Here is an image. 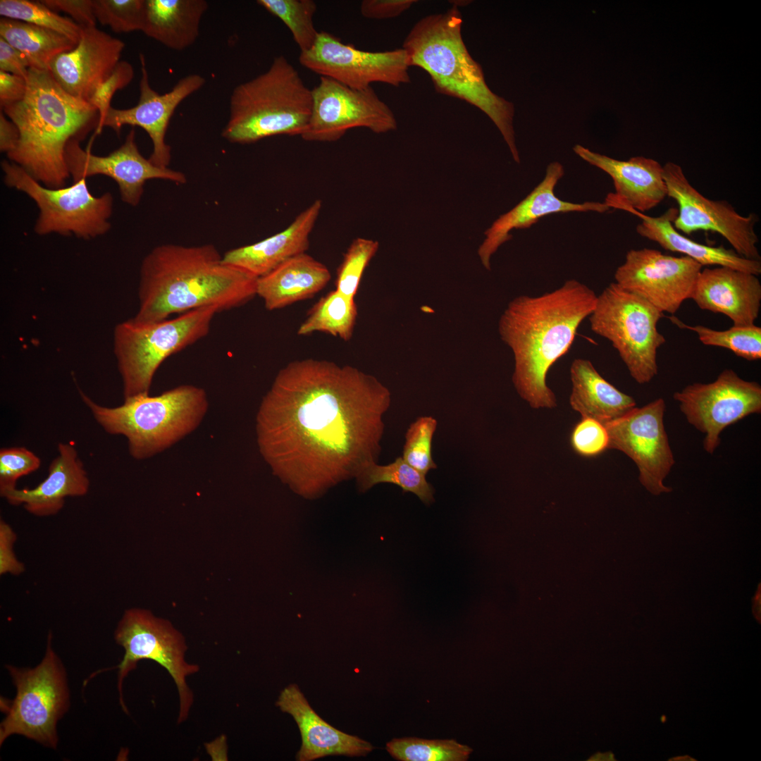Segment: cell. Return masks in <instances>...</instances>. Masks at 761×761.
<instances>
[{"mask_svg":"<svg viewBox=\"0 0 761 761\" xmlns=\"http://www.w3.org/2000/svg\"><path fill=\"white\" fill-rule=\"evenodd\" d=\"M390 402L387 387L355 367L293 361L259 405V453L292 492L316 499L376 462Z\"/></svg>","mask_w":761,"mask_h":761,"instance_id":"1","label":"cell"},{"mask_svg":"<svg viewBox=\"0 0 761 761\" xmlns=\"http://www.w3.org/2000/svg\"><path fill=\"white\" fill-rule=\"evenodd\" d=\"M597 297L586 285L570 279L541 295L514 298L502 314L498 330L514 356L512 382L531 407L557 406L555 395L547 385V373L569 349Z\"/></svg>","mask_w":761,"mask_h":761,"instance_id":"2","label":"cell"},{"mask_svg":"<svg viewBox=\"0 0 761 761\" xmlns=\"http://www.w3.org/2000/svg\"><path fill=\"white\" fill-rule=\"evenodd\" d=\"M256 280L223 263L213 245H161L142 260L134 317L157 321L204 307L228 311L256 295Z\"/></svg>","mask_w":761,"mask_h":761,"instance_id":"3","label":"cell"},{"mask_svg":"<svg viewBox=\"0 0 761 761\" xmlns=\"http://www.w3.org/2000/svg\"><path fill=\"white\" fill-rule=\"evenodd\" d=\"M24 98L1 111L17 127L19 140L7 155L47 187H65L70 174L67 144L97 128L99 113L89 102L66 92L49 70L30 68Z\"/></svg>","mask_w":761,"mask_h":761,"instance_id":"4","label":"cell"},{"mask_svg":"<svg viewBox=\"0 0 761 761\" xmlns=\"http://www.w3.org/2000/svg\"><path fill=\"white\" fill-rule=\"evenodd\" d=\"M463 20L457 7L430 14L417 21L402 44L410 66L425 70L435 89L476 106L495 123L515 162L520 157L513 127L514 107L487 85L481 66L463 40Z\"/></svg>","mask_w":761,"mask_h":761,"instance_id":"5","label":"cell"},{"mask_svg":"<svg viewBox=\"0 0 761 761\" xmlns=\"http://www.w3.org/2000/svg\"><path fill=\"white\" fill-rule=\"evenodd\" d=\"M80 393L97 422L106 433L125 437L130 455L138 460L166 450L193 432L209 408L206 391L192 385L124 399L116 407H104Z\"/></svg>","mask_w":761,"mask_h":761,"instance_id":"6","label":"cell"},{"mask_svg":"<svg viewBox=\"0 0 761 761\" xmlns=\"http://www.w3.org/2000/svg\"><path fill=\"white\" fill-rule=\"evenodd\" d=\"M312 102L311 89L295 68L283 56H277L266 71L233 89L221 135L241 144L275 135L301 136Z\"/></svg>","mask_w":761,"mask_h":761,"instance_id":"7","label":"cell"},{"mask_svg":"<svg viewBox=\"0 0 761 761\" xmlns=\"http://www.w3.org/2000/svg\"><path fill=\"white\" fill-rule=\"evenodd\" d=\"M215 307H204L157 321L135 317L118 323L113 351L123 383L124 399L149 393L154 376L170 356L206 337Z\"/></svg>","mask_w":761,"mask_h":761,"instance_id":"8","label":"cell"},{"mask_svg":"<svg viewBox=\"0 0 761 761\" xmlns=\"http://www.w3.org/2000/svg\"><path fill=\"white\" fill-rule=\"evenodd\" d=\"M49 633L45 655L33 668L6 665L16 688L0 724V745L12 735L23 736L55 749L56 726L70 707L67 673L51 645Z\"/></svg>","mask_w":761,"mask_h":761,"instance_id":"9","label":"cell"},{"mask_svg":"<svg viewBox=\"0 0 761 761\" xmlns=\"http://www.w3.org/2000/svg\"><path fill=\"white\" fill-rule=\"evenodd\" d=\"M663 313L641 297L611 283L597 297L590 329L607 339L632 378L650 382L658 373L657 353L666 339L657 329Z\"/></svg>","mask_w":761,"mask_h":761,"instance_id":"10","label":"cell"},{"mask_svg":"<svg viewBox=\"0 0 761 761\" xmlns=\"http://www.w3.org/2000/svg\"><path fill=\"white\" fill-rule=\"evenodd\" d=\"M5 184L30 197L39 209L34 230L39 235L52 233L75 235L89 240L104 235L111 229L113 197L106 192L93 195L87 179L73 182L68 187L49 188L34 179L16 163H1Z\"/></svg>","mask_w":761,"mask_h":761,"instance_id":"11","label":"cell"},{"mask_svg":"<svg viewBox=\"0 0 761 761\" xmlns=\"http://www.w3.org/2000/svg\"><path fill=\"white\" fill-rule=\"evenodd\" d=\"M114 639L125 650L122 660L115 667L118 669V688L123 710L127 712L123 699V680L140 660H150L166 669L173 679L180 700L178 721L184 722L193 703L186 679L199 667L185 660L187 645L181 633L149 610L132 608L124 612L118 623Z\"/></svg>","mask_w":761,"mask_h":761,"instance_id":"12","label":"cell"},{"mask_svg":"<svg viewBox=\"0 0 761 761\" xmlns=\"http://www.w3.org/2000/svg\"><path fill=\"white\" fill-rule=\"evenodd\" d=\"M662 167L667 195L678 205L673 221L678 231L686 235L700 230L717 233L740 256L760 260L755 230L759 218L755 214L742 216L728 202L705 197L690 183L679 165L669 161Z\"/></svg>","mask_w":761,"mask_h":761,"instance_id":"13","label":"cell"},{"mask_svg":"<svg viewBox=\"0 0 761 761\" xmlns=\"http://www.w3.org/2000/svg\"><path fill=\"white\" fill-rule=\"evenodd\" d=\"M311 92L310 120L300 136L304 140L335 142L355 128L378 134L397 129L395 114L371 87L354 89L321 76Z\"/></svg>","mask_w":761,"mask_h":761,"instance_id":"14","label":"cell"},{"mask_svg":"<svg viewBox=\"0 0 761 761\" xmlns=\"http://www.w3.org/2000/svg\"><path fill=\"white\" fill-rule=\"evenodd\" d=\"M673 398L690 424L705 434L703 447L712 454L722 431L744 417L761 412V386L724 369L708 383H694L675 392Z\"/></svg>","mask_w":761,"mask_h":761,"instance_id":"15","label":"cell"},{"mask_svg":"<svg viewBox=\"0 0 761 761\" xmlns=\"http://www.w3.org/2000/svg\"><path fill=\"white\" fill-rule=\"evenodd\" d=\"M306 68L354 89L373 82L394 87L410 82L407 52L402 47L385 51H367L342 43L333 35L321 31L313 47L300 52Z\"/></svg>","mask_w":761,"mask_h":761,"instance_id":"16","label":"cell"},{"mask_svg":"<svg viewBox=\"0 0 761 761\" xmlns=\"http://www.w3.org/2000/svg\"><path fill=\"white\" fill-rule=\"evenodd\" d=\"M665 402L656 399L635 407L621 417L604 423L607 449L619 450L636 464L639 481L652 494L669 493L664 479L675 461L664 424Z\"/></svg>","mask_w":761,"mask_h":761,"instance_id":"17","label":"cell"},{"mask_svg":"<svg viewBox=\"0 0 761 761\" xmlns=\"http://www.w3.org/2000/svg\"><path fill=\"white\" fill-rule=\"evenodd\" d=\"M702 268L686 256L667 255L650 248L631 249L614 273V283L661 312L673 315L691 299Z\"/></svg>","mask_w":761,"mask_h":761,"instance_id":"18","label":"cell"},{"mask_svg":"<svg viewBox=\"0 0 761 761\" xmlns=\"http://www.w3.org/2000/svg\"><path fill=\"white\" fill-rule=\"evenodd\" d=\"M80 140L68 142L65 159L73 182L95 175L110 177L118 185L123 202L137 206L144 192V185L151 179H163L185 184V175L169 168L153 164L140 152L135 142V131L130 130L123 144L106 156H97L80 145Z\"/></svg>","mask_w":761,"mask_h":761,"instance_id":"19","label":"cell"},{"mask_svg":"<svg viewBox=\"0 0 761 761\" xmlns=\"http://www.w3.org/2000/svg\"><path fill=\"white\" fill-rule=\"evenodd\" d=\"M142 76L140 81V97L132 108L118 109L111 106L95 132H101L104 127L113 129L119 134L123 126H138L146 131L151 140L153 151L150 161L161 168H168L171 161V147L166 142V134L171 117L176 108L187 97L201 89L205 79L198 74L182 78L172 89L159 94L150 85L144 56L140 54Z\"/></svg>","mask_w":761,"mask_h":761,"instance_id":"20","label":"cell"},{"mask_svg":"<svg viewBox=\"0 0 761 761\" xmlns=\"http://www.w3.org/2000/svg\"><path fill=\"white\" fill-rule=\"evenodd\" d=\"M124 47L96 26L82 27L75 47L53 58L48 70L66 92L89 102L120 61Z\"/></svg>","mask_w":761,"mask_h":761,"instance_id":"21","label":"cell"},{"mask_svg":"<svg viewBox=\"0 0 761 761\" xmlns=\"http://www.w3.org/2000/svg\"><path fill=\"white\" fill-rule=\"evenodd\" d=\"M564 169L558 161L547 167L542 181L511 210L499 216L484 233L485 239L478 249L483 266L490 270V259L500 246L512 238L511 231L526 229L547 215L558 213H605L610 208L605 202H585L574 203L557 197L555 188L563 177Z\"/></svg>","mask_w":761,"mask_h":761,"instance_id":"22","label":"cell"},{"mask_svg":"<svg viewBox=\"0 0 761 761\" xmlns=\"http://www.w3.org/2000/svg\"><path fill=\"white\" fill-rule=\"evenodd\" d=\"M574 151L612 179L614 192L605 203L611 209L629 207L643 213L660 204L667 195L663 167L657 161L638 156L620 161L576 144Z\"/></svg>","mask_w":761,"mask_h":761,"instance_id":"23","label":"cell"},{"mask_svg":"<svg viewBox=\"0 0 761 761\" xmlns=\"http://www.w3.org/2000/svg\"><path fill=\"white\" fill-rule=\"evenodd\" d=\"M691 299L703 309L729 317L733 326L755 325L761 306V283L753 273L726 266L702 268Z\"/></svg>","mask_w":761,"mask_h":761,"instance_id":"24","label":"cell"},{"mask_svg":"<svg viewBox=\"0 0 761 761\" xmlns=\"http://www.w3.org/2000/svg\"><path fill=\"white\" fill-rule=\"evenodd\" d=\"M296 722L302 737L298 761H311L328 755L366 756L373 746L369 742L342 732L324 721L311 708L296 684L281 692L276 703Z\"/></svg>","mask_w":761,"mask_h":761,"instance_id":"25","label":"cell"},{"mask_svg":"<svg viewBox=\"0 0 761 761\" xmlns=\"http://www.w3.org/2000/svg\"><path fill=\"white\" fill-rule=\"evenodd\" d=\"M89 479L71 443H59L58 454L49 465L47 477L35 488H16L2 496L12 505H22L30 514L46 517L57 514L68 497L85 495Z\"/></svg>","mask_w":761,"mask_h":761,"instance_id":"26","label":"cell"},{"mask_svg":"<svg viewBox=\"0 0 761 761\" xmlns=\"http://www.w3.org/2000/svg\"><path fill=\"white\" fill-rule=\"evenodd\" d=\"M321 209L322 201H314L283 231L226 252L223 255V263L257 278L268 273L290 257L306 252Z\"/></svg>","mask_w":761,"mask_h":761,"instance_id":"27","label":"cell"},{"mask_svg":"<svg viewBox=\"0 0 761 761\" xmlns=\"http://www.w3.org/2000/svg\"><path fill=\"white\" fill-rule=\"evenodd\" d=\"M620 209L633 214L641 220L636 226V232L640 236L657 243L666 250L683 254L703 266H726L757 276L761 273L760 260L744 258L733 249L723 246L703 245L680 233L673 225L678 213L676 208H669L659 216H648L629 207Z\"/></svg>","mask_w":761,"mask_h":761,"instance_id":"28","label":"cell"},{"mask_svg":"<svg viewBox=\"0 0 761 761\" xmlns=\"http://www.w3.org/2000/svg\"><path fill=\"white\" fill-rule=\"evenodd\" d=\"M330 273L321 262L306 252L285 260L256 280V295L266 309H279L310 298L330 281Z\"/></svg>","mask_w":761,"mask_h":761,"instance_id":"29","label":"cell"},{"mask_svg":"<svg viewBox=\"0 0 761 761\" xmlns=\"http://www.w3.org/2000/svg\"><path fill=\"white\" fill-rule=\"evenodd\" d=\"M570 378L569 404L581 418L594 419L604 424L636 407L632 397L606 380L588 359L578 358L572 361Z\"/></svg>","mask_w":761,"mask_h":761,"instance_id":"30","label":"cell"},{"mask_svg":"<svg viewBox=\"0 0 761 761\" xmlns=\"http://www.w3.org/2000/svg\"><path fill=\"white\" fill-rule=\"evenodd\" d=\"M207 9L205 0H145L142 31L171 49L182 51L196 42Z\"/></svg>","mask_w":761,"mask_h":761,"instance_id":"31","label":"cell"},{"mask_svg":"<svg viewBox=\"0 0 761 761\" xmlns=\"http://www.w3.org/2000/svg\"><path fill=\"white\" fill-rule=\"evenodd\" d=\"M0 37L19 50L30 68L48 70L51 61L76 43L49 29L11 18L0 20Z\"/></svg>","mask_w":761,"mask_h":761,"instance_id":"32","label":"cell"},{"mask_svg":"<svg viewBox=\"0 0 761 761\" xmlns=\"http://www.w3.org/2000/svg\"><path fill=\"white\" fill-rule=\"evenodd\" d=\"M357 317L354 299L334 290L312 307L297 334L307 335L323 332L347 341L352 336Z\"/></svg>","mask_w":761,"mask_h":761,"instance_id":"33","label":"cell"},{"mask_svg":"<svg viewBox=\"0 0 761 761\" xmlns=\"http://www.w3.org/2000/svg\"><path fill=\"white\" fill-rule=\"evenodd\" d=\"M355 479L360 492H366L380 483H389L400 487L404 492L414 493L425 504L434 501V489L426 475L409 465L402 457L387 465L373 462L362 469Z\"/></svg>","mask_w":761,"mask_h":761,"instance_id":"34","label":"cell"},{"mask_svg":"<svg viewBox=\"0 0 761 761\" xmlns=\"http://www.w3.org/2000/svg\"><path fill=\"white\" fill-rule=\"evenodd\" d=\"M668 318L679 328L695 332L700 341L705 345L726 348L736 355L748 361L761 359V328L760 326H733L725 330H717L700 325H687L674 315L668 316Z\"/></svg>","mask_w":761,"mask_h":761,"instance_id":"35","label":"cell"},{"mask_svg":"<svg viewBox=\"0 0 761 761\" xmlns=\"http://www.w3.org/2000/svg\"><path fill=\"white\" fill-rule=\"evenodd\" d=\"M256 3L288 27L300 52L311 49L318 32L313 17L317 6L312 0H258Z\"/></svg>","mask_w":761,"mask_h":761,"instance_id":"36","label":"cell"},{"mask_svg":"<svg viewBox=\"0 0 761 761\" xmlns=\"http://www.w3.org/2000/svg\"><path fill=\"white\" fill-rule=\"evenodd\" d=\"M386 750L402 761H466L472 749L454 740H426L418 738H395Z\"/></svg>","mask_w":761,"mask_h":761,"instance_id":"37","label":"cell"},{"mask_svg":"<svg viewBox=\"0 0 761 761\" xmlns=\"http://www.w3.org/2000/svg\"><path fill=\"white\" fill-rule=\"evenodd\" d=\"M0 15L56 31L76 44L82 33L80 25L71 18L60 16L41 1L1 0Z\"/></svg>","mask_w":761,"mask_h":761,"instance_id":"38","label":"cell"},{"mask_svg":"<svg viewBox=\"0 0 761 761\" xmlns=\"http://www.w3.org/2000/svg\"><path fill=\"white\" fill-rule=\"evenodd\" d=\"M378 247V241L363 237L354 239L338 268L335 290L354 299L363 273Z\"/></svg>","mask_w":761,"mask_h":761,"instance_id":"39","label":"cell"},{"mask_svg":"<svg viewBox=\"0 0 761 761\" xmlns=\"http://www.w3.org/2000/svg\"><path fill=\"white\" fill-rule=\"evenodd\" d=\"M437 423L432 416H421L410 424L405 435L402 457L424 475L437 468L432 457V440Z\"/></svg>","mask_w":761,"mask_h":761,"instance_id":"40","label":"cell"},{"mask_svg":"<svg viewBox=\"0 0 761 761\" xmlns=\"http://www.w3.org/2000/svg\"><path fill=\"white\" fill-rule=\"evenodd\" d=\"M97 21L118 33L142 31L145 0H94Z\"/></svg>","mask_w":761,"mask_h":761,"instance_id":"41","label":"cell"},{"mask_svg":"<svg viewBox=\"0 0 761 761\" xmlns=\"http://www.w3.org/2000/svg\"><path fill=\"white\" fill-rule=\"evenodd\" d=\"M40 459L23 447H4L0 450V495L16 488L17 481L37 470Z\"/></svg>","mask_w":761,"mask_h":761,"instance_id":"42","label":"cell"},{"mask_svg":"<svg viewBox=\"0 0 761 761\" xmlns=\"http://www.w3.org/2000/svg\"><path fill=\"white\" fill-rule=\"evenodd\" d=\"M570 443L579 455L595 457L607 450L608 433L602 423L591 418H581L571 432Z\"/></svg>","mask_w":761,"mask_h":761,"instance_id":"43","label":"cell"},{"mask_svg":"<svg viewBox=\"0 0 761 761\" xmlns=\"http://www.w3.org/2000/svg\"><path fill=\"white\" fill-rule=\"evenodd\" d=\"M135 75L133 66L129 62L120 61L111 75L97 89L89 100L99 113L98 125L104 119L111 101L116 91L128 85ZM98 126V125H97Z\"/></svg>","mask_w":761,"mask_h":761,"instance_id":"44","label":"cell"},{"mask_svg":"<svg viewBox=\"0 0 761 761\" xmlns=\"http://www.w3.org/2000/svg\"><path fill=\"white\" fill-rule=\"evenodd\" d=\"M17 534L11 526L0 520V574L19 576L25 571V564L16 555L14 545Z\"/></svg>","mask_w":761,"mask_h":761,"instance_id":"45","label":"cell"},{"mask_svg":"<svg viewBox=\"0 0 761 761\" xmlns=\"http://www.w3.org/2000/svg\"><path fill=\"white\" fill-rule=\"evenodd\" d=\"M54 11H63L82 27L96 26L97 19L94 0H43L41 1Z\"/></svg>","mask_w":761,"mask_h":761,"instance_id":"46","label":"cell"},{"mask_svg":"<svg viewBox=\"0 0 761 761\" xmlns=\"http://www.w3.org/2000/svg\"><path fill=\"white\" fill-rule=\"evenodd\" d=\"M416 0H364L360 5L361 15L370 19H388L400 16Z\"/></svg>","mask_w":761,"mask_h":761,"instance_id":"47","label":"cell"},{"mask_svg":"<svg viewBox=\"0 0 761 761\" xmlns=\"http://www.w3.org/2000/svg\"><path fill=\"white\" fill-rule=\"evenodd\" d=\"M27 78L0 70L1 109L21 101L27 91Z\"/></svg>","mask_w":761,"mask_h":761,"instance_id":"48","label":"cell"},{"mask_svg":"<svg viewBox=\"0 0 761 761\" xmlns=\"http://www.w3.org/2000/svg\"><path fill=\"white\" fill-rule=\"evenodd\" d=\"M30 68L24 54L0 37V70L27 78Z\"/></svg>","mask_w":761,"mask_h":761,"instance_id":"49","label":"cell"},{"mask_svg":"<svg viewBox=\"0 0 761 761\" xmlns=\"http://www.w3.org/2000/svg\"><path fill=\"white\" fill-rule=\"evenodd\" d=\"M19 132L16 125L2 111L0 113V150L6 154L13 151L18 142Z\"/></svg>","mask_w":761,"mask_h":761,"instance_id":"50","label":"cell"},{"mask_svg":"<svg viewBox=\"0 0 761 761\" xmlns=\"http://www.w3.org/2000/svg\"><path fill=\"white\" fill-rule=\"evenodd\" d=\"M450 2L454 5L453 6L457 8V6H462L467 5L469 1H452Z\"/></svg>","mask_w":761,"mask_h":761,"instance_id":"51","label":"cell"}]
</instances>
